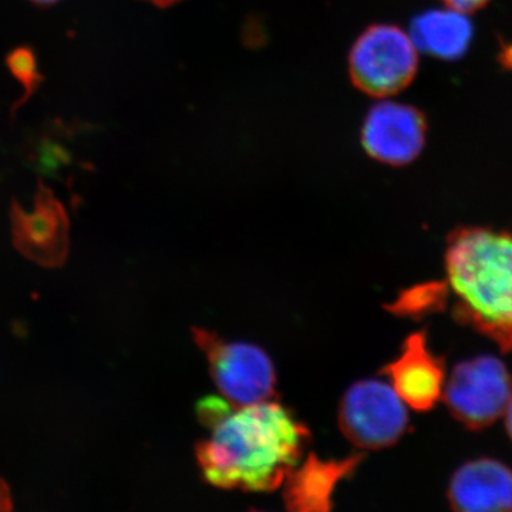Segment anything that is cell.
<instances>
[{"label":"cell","instance_id":"1","mask_svg":"<svg viewBox=\"0 0 512 512\" xmlns=\"http://www.w3.org/2000/svg\"><path fill=\"white\" fill-rule=\"evenodd\" d=\"M208 429L210 437L195 447L202 477L214 487L248 493L278 490L311 439L308 427L272 400L231 409Z\"/></svg>","mask_w":512,"mask_h":512},{"label":"cell","instance_id":"2","mask_svg":"<svg viewBox=\"0 0 512 512\" xmlns=\"http://www.w3.org/2000/svg\"><path fill=\"white\" fill-rule=\"evenodd\" d=\"M446 272L456 318L512 350V235L456 229L447 241Z\"/></svg>","mask_w":512,"mask_h":512},{"label":"cell","instance_id":"3","mask_svg":"<svg viewBox=\"0 0 512 512\" xmlns=\"http://www.w3.org/2000/svg\"><path fill=\"white\" fill-rule=\"evenodd\" d=\"M417 70L419 50L409 33L394 25L369 26L350 49V79L360 92L376 99L403 92Z\"/></svg>","mask_w":512,"mask_h":512},{"label":"cell","instance_id":"4","mask_svg":"<svg viewBox=\"0 0 512 512\" xmlns=\"http://www.w3.org/2000/svg\"><path fill=\"white\" fill-rule=\"evenodd\" d=\"M204 352L215 386L234 407L268 402L276 393V373L271 357L252 343L228 342L210 330L192 329Z\"/></svg>","mask_w":512,"mask_h":512},{"label":"cell","instance_id":"5","mask_svg":"<svg viewBox=\"0 0 512 512\" xmlns=\"http://www.w3.org/2000/svg\"><path fill=\"white\" fill-rule=\"evenodd\" d=\"M407 404L390 383L360 380L343 394L339 427L343 436L366 450L394 446L409 430Z\"/></svg>","mask_w":512,"mask_h":512},{"label":"cell","instance_id":"6","mask_svg":"<svg viewBox=\"0 0 512 512\" xmlns=\"http://www.w3.org/2000/svg\"><path fill=\"white\" fill-rule=\"evenodd\" d=\"M451 414L471 430L495 423L512 400V376L498 357L478 356L458 363L443 392Z\"/></svg>","mask_w":512,"mask_h":512},{"label":"cell","instance_id":"7","mask_svg":"<svg viewBox=\"0 0 512 512\" xmlns=\"http://www.w3.org/2000/svg\"><path fill=\"white\" fill-rule=\"evenodd\" d=\"M426 138V116L410 104L389 99H380L367 111L362 127L367 156L392 167L416 161L423 153Z\"/></svg>","mask_w":512,"mask_h":512},{"label":"cell","instance_id":"8","mask_svg":"<svg viewBox=\"0 0 512 512\" xmlns=\"http://www.w3.org/2000/svg\"><path fill=\"white\" fill-rule=\"evenodd\" d=\"M407 407L417 412L433 409L443 397L444 366L427 348L426 333H413L404 342L402 355L382 370Z\"/></svg>","mask_w":512,"mask_h":512},{"label":"cell","instance_id":"9","mask_svg":"<svg viewBox=\"0 0 512 512\" xmlns=\"http://www.w3.org/2000/svg\"><path fill=\"white\" fill-rule=\"evenodd\" d=\"M447 495L457 511H512V471L493 458L468 461L451 477Z\"/></svg>","mask_w":512,"mask_h":512},{"label":"cell","instance_id":"10","mask_svg":"<svg viewBox=\"0 0 512 512\" xmlns=\"http://www.w3.org/2000/svg\"><path fill=\"white\" fill-rule=\"evenodd\" d=\"M362 461L363 454L332 461L309 454L303 466L295 468L285 480L286 507L298 512H328L335 488L343 478L352 476Z\"/></svg>","mask_w":512,"mask_h":512},{"label":"cell","instance_id":"11","mask_svg":"<svg viewBox=\"0 0 512 512\" xmlns=\"http://www.w3.org/2000/svg\"><path fill=\"white\" fill-rule=\"evenodd\" d=\"M409 35L419 52L441 60H457L467 55L474 28L468 13L447 6L417 15Z\"/></svg>","mask_w":512,"mask_h":512},{"label":"cell","instance_id":"12","mask_svg":"<svg viewBox=\"0 0 512 512\" xmlns=\"http://www.w3.org/2000/svg\"><path fill=\"white\" fill-rule=\"evenodd\" d=\"M16 237L29 249L59 248L67 231V218L52 191L40 184L35 204L30 211L15 205L13 214Z\"/></svg>","mask_w":512,"mask_h":512},{"label":"cell","instance_id":"13","mask_svg":"<svg viewBox=\"0 0 512 512\" xmlns=\"http://www.w3.org/2000/svg\"><path fill=\"white\" fill-rule=\"evenodd\" d=\"M8 67L13 76L22 83L23 90H25V97L20 101V103H23L32 96L37 86L42 82V76L37 70L36 57L28 47H19V49L10 53Z\"/></svg>","mask_w":512,"mask_h":512},{"label":"cell","instance_id":"14","mask_svg":"<svg viewBox=\"0 0 512 512\" xmlns=\"http://www.w3.org/2000/svg\"><path fill=\"white\" fill-rule=\"evenodd\" d=\"M443 2L446 3V6H450V8L470 15V13L483 9L491 0H443Z\"/></svg>","mask_w":512,"mask_h":512},{"label":"cell","instance_id":"15","mask_svg":"<svg viewBox=\"0 0 512 512\" xmlns=\"http://www.w3.org/2000/svg\"><path fill=\"white\" fill-rule=\"evenodd\" d=\"M498 60L505 69L512 70V42L501 45Z\"/></svg>","mask_w":512,"mask_h":512},{"label":"cell","instance_id":"16","mask_svg":"<svg viewBox=\"0 0 512 512\" xmlns=\"http://www.w3.org/2000/svg\"><path fill=\"white\" fill-rule=\"evenodd\" d=\"M141 2L151 3V5L157 6V8L165 9L178 5V3L184 2V0H141Z\"/></svg>","mask_w":512,"mask_h":512},{"label":"cell","instance_id":"17","mask_svg":"<svg viewBox=\"0 0 512 512\" xmlns=\"http://www.w3.org/2000/svg\"><path fill=\"white\" fill-rule=\"evenodd\" d=\"M505 424H507V431L512 440V400L508 404L507 412H505Z\"/></svg>","mask_w":512,"mask_h":512},{"label":"cell","instance_id":"18","mask_svg":"<svg viewBox=\"0 0 512 512\" xmlns=\"http://www.w3.org/2000/svg\"><path fill=\"white\" fill-rule=\"evenodd\" d=\"M30 2L36 3V5L49 6L55 5V3L60 2V0H30Z\"/></svg>","mask_w":512,"mask_h":512}]
</instances>
